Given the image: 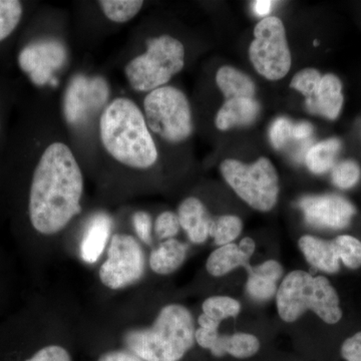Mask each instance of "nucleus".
<instances>
[{"instance_id":"1","label":"nucleus","mask_w":361,"mask_h":361,"mask_svg":"<svg viewBox=\"0 0 361 361\" xmlns=\"http://www.w3.org/2000/svg\"><path fill=\"white\" fill-rule=\"evenodd\" d=\"M82 170L63 142L49 145L33 172L28 200L32 227L45 236L58 234L82 211Z\"/></svg>"},{"instance_id":"2","label":"nucleus","mask_w":361,"mask_h":361,"mask_svg":"<svg viewBox=\"0 0 361 361\" xmlns=\"http://www.w3.org/2000/svg\"><path fill=\"white\" fill-rule=\"evenodd\" d=\"M99 135L106 151L127 167L146 170L158 160L146 118L127 97L114 99L106 106L99 121Z\"/></svg>"},{"instance_id":"3","label":"nucleus","mask_w":361,"mask_h":361,"mask_svg":"<svg viewBox=\"0 0 361 361\" xmlns=\"http://www.w3.org/2000/svg\"><path fill=\"white\" fill-rule=\"evenodd\" d=\"M194 318L185 306L161 308L149 327L130 330L123 337L130 353L144 361H179L193 348Z\"/></svg>"},{"instance_id":"4","label":"nucleus","mask_w":361,"mask_h":361,"mask_svg":"<svg viewBox=\"0 0 361 361\" xmlns=\"http://www.w3.org/2000/svg\"><path fill=\"white\" fill-rule=\"evenodd\" d=\"M276 305L279 317L288 323L308 310L327 324H336L342 318L341 299L329 280L302 270L292 271L284 278L278 288Z\"/></svg>"},{"instance_id":"5","label":"nucleus","mask_w":361,"mask_h":361,"mask_svg":"<svg viewBox=\"0 0 361 361\" xmlns=\"http://www.w3.org/2000/svg\"><path fill=\"white\" fill-rule=\"evenodd\" d=\"M185 66V47L171 35L147 42V51L133 59L125 68L130 87L137 92H151L170 82Z\"/></svg>"},{"instance_id":"6","label":"nucleus","mask_w":361,"mask_h":361,"mask_svg":"<svg viewBox=\"0 0 361 361\" xmlns=\"http://www.w3.org/2000/svg\"><path fill=\"white\" fill-rule=\"evenodd\" d=\"M220 170L233 191L252 208L268 212L276 205L279 177L269 159L262 157L252 164L226 159Z\"/></svg>"},{"instance_id":"7","label":"nucleus","mask_w":361,"mask_h":361,"mask_svg":"<svg viewBox=\"0 0 361 361\" xmlns=\"http://www.w3.org/2000/svg\"><path fill=\"white\" fill-rule=\"evenodd\" d=\"M149 129L172 144L186 141L193 133L191 106L186 94L165 85L149 92L144 101Z\"/></svg>"},{"instance_id":"8","label":"nucleus","mask_w":361,"mask_h":361,"mask_svg":"<svg viewBox=\"0 0 361 361\" xmlns=\"http://www.w3.org/2000/svg\"><path fill=\"white\" fill-rule=\"evenodd\" d=\"M249 58L263 78L279 80L286 77L291 68V52L285 26L279 18L267 16L256 25Z\"/></svg>"},{"instance_id":"9","label":"nucleus","mask_w":361,"mask_h":361,"mask_svg":"<svg viewBox=\"0 0 361 361\" xmlns=\"http://www.w3.org/2000/svg\"><path fill=\"white\" fill-rule=\"evenodd\" d=\"M145 272V255L139 242L128 234L111 237L106 261L99 268L102 283L111 290L135 284Z\"/></svg>"},{"instance_id":"10","label":"nucleus","mask_w":361,"mask_h":361,"mask_svg":"<svg viewBox=\"0 0 361 361\" xmlns=\"http://www.w3.org/2000/svg\"><path fill=\"white\" fill-rule=\"evenodd\" d=\"M110 85L104 78L77 75L71 78L63 97V115L71 127H80L106 109Z\"/></svg>"},{"instance_id":"11","label":"nucleus","mask_w":361,"mask_h":361,"mask_svg":"<svg viewBox=\"0 0 361 361\" xmlns=\"http://www.w3.org/2000/svg\"><path fill=\"white\" fill-rule=\"evenodd\" d=\"M68 59L63 44L56 39H42L23 47L18 56V65L37 87L58 85L56 71L61 70Z\"/></svg>"},{"instance_id":"12","label":"nucleus","mask_w":361,"mask_h":361,"mask_svg":"<svg viewBox=\"0 0 361 361\" xmlns=\"http://www.w3.org/2000/svg\"><path fill=\"white\" fill-rule=\"evenodd\" d=\"M298 207L308 224L325 229H344L355 215V206L336 194L303 197L299 200Z\"/></svg>"},{"instance_id":"13","label":"nucleus","mask_w":361,"mask_h":361,"mask_svg":"<svg viewBox=\"0 0 361 361\" xmlns=\"http://www.w3.org/2000/svg\"><path fill=\"white\" fill-rule=\"evenodd\" d=\"M255 248V242L249 237L242 239L239 245L231 243L220 246L209 256L206 269L212 276L221 277L240 266L246 267Z\"/></svg>"},{"instance_id":"14","label":"nucleus","mask_w":361,"mask_h":361,"mask_svg":"<svg viewBox=\"0 0 361 361\" xmlns=\"http://www.w3.org/2000/svg\"><path fill=\"white\" fill-rule=\"evenodd\" d=\"M342 84L336 75L327 73L322 75L319 87L314 96L306 101L310 113L324 116L329 120H336L343 106Z\"/></svg>"},{"instance_id":"15","label":"nucleus","mask_w":361,"mask_h":361,"mask_svg":"<svg viewBox=\"0 0 361 361\" xmlns=\"http://www.w3.org/2000/svg\"><path fill=\"white\" fill-rule=\"evenodd\" d=\"M180 228L195 244H202L210 236L211 219L205 205L196 197H189L178 209Z\"/></svg>"},{"instance_id":"16","label":"nucleus","mask_w":361,"mask_h":361,"mask_svg":"<svg viewBox=\"0 0 361 361\" xmlns=\"http://www.w3.org/2000/svg\"><path fill=\"white\" fill-rule=\"evenodd\" d=\"M260 111V104L255 99H226L216 115V127L220 130H228L232 128L250 126L257 120Z\"/></svg>"},{"instance_id":"17","label":"nucleus","mask_w":361,"mask_h":361,"mask_svg":"<svg viewBox=\"0 0 361 361\" xmlns=\"http://www.w3.org/2000/svg\"><path fill=\"white\" fill-rule=\"evenodd\" d=\"M111 226L113 221L108 214L92 216L80 242V256L85 263L94 264L101 257L110 239Z\"/></svg>"},{"instance_id":"18","label":"nucleus","mask_w":361,"mask_h":361,"mask_svg":"<svg viewBox=\"0 0 361 361\" xmlns=\"http://www.w3.org/2000/svg\"><path fill=\"white\" fill-rule=\"evenodd\" d=\"M246 268L248 270L247 291L252 298L262 301L276 295L277 282L283 273L279 262L267 260L256 267L247 265Z\"/></svg>"},{"instance_id":"19","label":"nucleus","mask_w":361,"mask_h":361,"mask_svg":"<svg viewBox=\"0 0 361 361\" xmlns=\"http://www.w3.org/2000/svg\"><path fill=\"white\" fill-rule=\"evenodd\" d=\"M298 245L307 262L316 269L330 274L338 272L341 261L332 241L305 235L299 239Z\"/></svg>"},{"instance_id":"20","label":"nucleus","mask_w":361,"mask_h":361,"mask_svg":"<svg viewBox=\"0 0 361 361\" xmlns=\"http://www.w3.org/2000/svg\"><path fill=\"white\" fill-rule=\"evenodd\" d=\"M260 349V341L250 334H235L232 336H218L209 350L216 357L230 355L236 358H248L255 355Z\"/></svg>"},{"instance_id":"21","label":"nucleus","mask_w":361,"mask_h":361,"mask_svg":"<svg viewBox=\"0 0 361 361\" xmlns=\"http://www.w3.org/2000/svg\"><path fill=\"white\" fill-rule=\"evenodd\" d=\"M187 256V246L176 239L165 240L149 255V266L157 274H172Z\"/></svg>"},{"instance_id":"22","label":"nucleus","mask_w":361,"mask_h":361,"mask_svg":"<svg viewBox=\"0 0 361 361\" xmlns=\"http://www.w3.org/2000/svg\"><path fill=\"white\" fill-rule=\"evenodd\" d=\"M216 84L226 99L255 97L256 87L252 78L233 66H225L216 73Z\"/></svg>"},{"instance_id":"23","label":"nucleus","mask_w":361,"mask_h":361,"mask_svg":"<svg viewBox=\"0 0 361 361\" xmlns=\"http://www.w3.org/2000/svg\"><path fill=\"white\" fill-rule=\"evenodd\" d=\"M341 149L338 139H327L313 145L305 153V164L311 173L323 175L336 166L337 155Z\"/></svg>"},{"instance_id":"24","label":"nucleus","mask_w":361,"mask_h":361,"mask_svg":"<svg viewBox=\"0 0 361 361\" xmlns=\"http://www.w3.org/2000/svg\"><path fill=\"white\" fill-rule=\"evenodd\" d=\"M99 4L104 16L116 23L133 20L144 6L141 0H102Z\"/></svg>"},{"instance_id":"25","label":"nucleus","mask_w":361,"mask_h":361,"mask_svg":"<svg viewBox=\"0 0 361 361\" xmlns=\"http://www.w3.org/2000/svg\"><path fill=\"white\" fill-rule=\"evenodd\" d=\"M203 314L221 323L228 318L235 317L241 311V304L228 296H212L207 298L202 305Z\"/></svg>"},{"instance_id":"26","label":"nucleus","mask_w":361,"mask_h":361,"mask_svg":"<svg viewBox=\"0 0 361 361\" xmlns=\"http://www.w3.org/2000/svg\"><path fill=\"white\" fill-rule=\"evenodd\" d=\"M243 229V224L239 217L234 215L220 216L213 220L211 226L210 236L217 245L224 246L231 244L238 238Z\"/></svg>"},{"instance_id":"27","label":"nucleus","mask_w":361,"mask_h":361,"mask_svg":"<svg viewBox=\"0 0 361 361\" xmlns=\"http://www.w3.org/2000/svg\"><path fill=\"white\" fill-rule=\"evenodd\" d=\"M339 261L349 269L361 267V241L350 235H341L332 240Z\"/></svg>"},{"instance_id":"28","label":"nucleus","mask_w":361,"mask_h":361,"mask_svg":"<svg viewBox=\"0 0 361 361\" xmlns=\"http://www.w3.org/2000/svg\"><path fill=\"white\" fill-rule=\"evenodd\" d=\"M23 16V4L18 0H0V42L14 32Z\"/></svg>"},{"instance_id":"29","label":"nucleus","mask_w":361,"mask_h":361,"mask_svg":"<svg viewBox=\"0 0 361 361\" xmlns=\"http://www.w3.org/2000/svg\"><path fill=\"white\" fill-rule=\"evenodd\" d=\"M361 171L355 161L346 160L336 164L331 170V179L339 189H351L360 182Z\"/></svg>"},{"instance_id":"30","label":"nucleus","mask_w":361,"mask_h":361,"mask_svg":"<svg viewBox=\"0 0 361 361\" xmlns=\"http://www.w3.org/2000/svg\"><path fill=\"white\" fill-rule=\"evenodd\" d=\"M322 78V73L315 68H304L292 78L290 87L308 99L314 96Z\"/></svg>"},{"instance_id":"31","label":"nucleus","mask_w":361,"mask_h":361,"mask_svg":"<svg viewBox=\"0 0 361 361\" xmlns=\"http://www.w3.org/2000/svg\"><path fill=\"white\" fill-rule=\"evenodd\" d=\"M294 123L285 116H279L271 125L269 137L271 144L276 149H283L292 140Z\"/></svg>"},{"instance_id":"32","label":"nucleus","mask_w":361,"mask_h":361,"mask_svg":"<svg viewBox=\"0 0 361 361\" xmlns=\"http://www.w3.org/2000/svg\"><path fill=\"white\" fill-rule=\"evenodd\" d=\"M180 221L177 214L167 211L158 216L155 223V232L159 239H174L180 231Z\"/></svg>"},{"instance_id":"33","label":"nucleus","mask_w":361,"mask_h":361,"mask_svg":"<svg viewBox=\"0 0 361 361\" xmlns=\"http://www.w3.org/2000/svg\"><path fill=\"white\" fill-rule=\"evenodd\" d=\"M25 361H71V357L68 351L63 346L52 344L39 349Z\"/></svg>"},{"instance_id":"34","label":"nucleus","mask_w":361,"mask_h":361,"mask_svg":"<svg viewBox=\"0 0 361 361\" xmlns=\"http://www.w3.org/2000/svg\"><path fill=\"white\" fill-rule=\"evenodd\" d=\"M133 225L137 236L147 245L152 243V218L148 213L139 211L133 215Z\"/></svg>"},{"instance_id":"35","label":"nucleus","mask_w":361,"mask_h":361,"mask_svg":"<svg viewBox=\"0 0 361 361\" xmlns=\"http://www.w3.org/2000/svg\"><path fill=\"white\" fill-rule=\"evenodd\" d=\"M341 353L346 361H361V331L344 341Z\"/></svg>"},{"instance_id":"36","label":"nucleus","mask_w":361,"mask_h":361,"mask_svg":"<svg viewBox=\"0 0 361 361\" xmlns=\"http://www.w3.org/2000/svg\"><path fill=\"white\" fill-rule=\"evenodd\" d=\"M314 128L308 122H299L294 123L293 130H292V140L297 142H310L312 137Z\"/></svg>"},{"instance_id":"37","label":"nucleus","mask_w":361,"mask_h":361,"mask_svg":"<svg viewBox=\"0 0 361 361\" xmlns=\"http://www.w3.org/2000/svg\"><path fill=\"white\" fill-rule=\"evenodd\" d=\"M99 361H144L130 351L116 350L104 353Z\"/></svg>"},{"instance_id":"38","label":"nucleus","mask_w":361,"mask_h":361,"mask_svg":"<svg viewBox=\"0 0 361 361\" xmlns=\"http://www.w3.org/2000/svg\"><path fill=\"white\" fill-rule=\"evenodd\" d=\"M273 4L274 2L269 1V0H258V1H254L252 6H253L254 13L258 16H264L265 18L270 13Z\"/></svg>"}]
</instances>
